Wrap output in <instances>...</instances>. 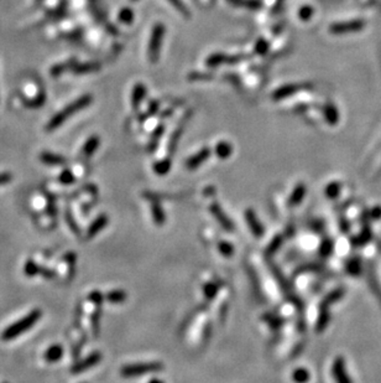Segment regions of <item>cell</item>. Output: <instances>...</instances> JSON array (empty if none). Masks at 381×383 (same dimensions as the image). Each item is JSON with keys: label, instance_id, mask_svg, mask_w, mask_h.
<instances>
[{"label": "cell", "instance_id": "obj_1", "mask_svg": "<svg viewBox=\"0 0 381 383\" xmlns=\"http://www.w3.org/2000/svg\"><path fill=\"white\" fill-rule=\"evenodd\" d=\"M92 101H93V98H92V96H89V94L79 97L78 99H76L74 102L69 103L66 108L60 111L57 114H55V116L51 118V121L47 123L46 130H49V132L56 130L57 128L61 127L62 124L66 123V122L73 116V114L78 113V112L82 111V109L87 108V107L92 103Z\"/></svg>", "mask_w": 381, "mask_h": 383}, {"label": "cell", "instance_id": "obj_2", "mask_svg": "<svg viewBox=\"0 0 381 383\" xmlns=\"http://www.w3.org/2000/svg\"><path fill=\"white\" fill-rule=\"evenodd\" d=\"M41 310L34 309L32 311H30L26 316H24L22 319L17 320L16 322L7 326L6 329L1 332V340H4V341H10V340L16 339V337H19L21 334L29 331L31 327H34L35 324L41 319Z\"/></svg>", "mask_w": 381, "mask_h": 383}, {"label": "cell", "instance_id": "obj_3", "mask_svg": "<svg viewBox=\"0 0 381 383\" xmlns=\"http://www.w3.org/2000/svg\"><path fill=\"white\" fill-rule=\"evenodd\" d=\"M164 370V366L160 362H145V364H134L127 365L120 369V375L124 379H135L141 377L147 374H154Z\"/></svg>", "mask_w": 381, "mask_h": 383}, {"label": "cell", "instance_id": "obj_4", "mask_svg": "<svg viewBox=\"0 0 381 383\" xmlns=\"http://www.w3.org/2000/svg\"><path fill=\"white\" fill-rule=\"evenodd\" d=\"M165 36V26L162 24H156L152 29L151 37L149 42V60L151 62H157L161 51L162 41Z\"/></svg>", "mask_w": 381, "mask_h": 383}, {"label": "cell", "instance_id": "obj_5", "mask_svg": "<svg viewBox=\"0 0 381 383\" xmlns=\"http://www.w3.org/2000/svg\"><path fill=\"white\" fill-rule=\"evenodd\" d=\"M100 360H102V355H100V352L98 351L92 352V354L89 355V356H87L86 359L81 360V361H78L77 364H74L73 366H72L71 372L73 375H78L81 374V372L87 371V370L97 366V365L100 362Z\"/></svg>", "mask_w": 381, "mask_h": 383}, {"label": "cell", "instance_id": "obj_6", "mask_svg": "<svg viewBox=\"0 0 381 383\" xmlns=\"http://www.w3.org/2000/svg\"><path fill=\"white\" fill-rule=\"evenodd\" d=\"M209 211L212 212V215L214 216V219L219 222L220 226L228 232H233L234 231V224H233L232 220L225 215V212L223 211L222 207L219 206L218 204H210L209 205Z\"/></svg>", "mask_w": 381, "mask_h": 383}, {"label": "cell", "instance_id": "obj_7", "mask_svg": "<svg viewBox=\"0 0 381 383\" xmlns=\"http://www.w3.org/2000/svg\"><path fill=\"white\" fill-rule=\"evenodd\" d=\"M245 220H247V224L248 226H249V230L252 231V233L254 234L256 238H261V237L264 236L265 230L261 222L257 219L254 210L248 209L247 211H245Z\"/></svg>", "mask_w": 381, "mask_h": 383}, {"label": "cell", "instance_id": "obj_8", "mask_svg": "<svg viewBox=\"0 0 381 383\" xmlns=\"http://www.w3.org/2000/svg\"><path fill=\"white\" fill-rule=\"evenodd\" d=\"M308 86H310V84H308V83H292V84H287V86H284V87H281V88L277 89V91H275L274 94H272V97H274L275 101L285 99V98H287V97H290V96H292V94H295L296 92L302 91V89H305V88H308Z\"/></svg>", "mask_w": 381, "mask_h": 383}, {"label": "cell", "instance_id": "obj_9", "mask_svg": "<svg viewBox=\"0 0 381 383\" xmlns=\"http://www.w3.org/2000/svg\"><path fill=\"white\" fill-rule=\"evenodd\" d=\"M210 156V149L209 148H203L199 152L195 153L194 155L189 157L186 161V169L187 170H195L208 160V157Z\"/></svg>", "mask_w": 381, "mask_h": 383}, {"label": "cell", "instance_id": "obj_10", "mask_svg": "<svg viewBox=\"0 0 381 383\" xmlns=\"http://www.w3.org/2000/svg\"><path fill=\"white\" fill-rule=\"evenodd\" d=\"M333 377H334L335 382L337 383H352V380L348 376L347 372H345L344 367V361H343L342 357H338L337 360L333 364Z\"/></svg>", "mask_w": 381, "mask_h": 383}, {"label": "cell", "instance_id": "obj_11", "mask_svg": "<svg viewBox=\"0 0 381 383\" xmlns=\"http://www.w3.org/2000/svg\"><path fill=\"white\" fill-rule=\"evenodd\" d=\"M107 225H108L107 215H99V216L92 222L91 226H89L88 231H87V237H88V238H93L95 234L99 233L102 230L105 229Z\"/></svg>", "mask_w": 381, "mask_h": 383}, {"label": "cell", "instance_id": "obj_12", "mask_svg": "<svg viewBox=\"0 0 381 383\" xmlns=\"http://www.w3.org/2000/svg\"><path fill=\"white\" fill-rule=\"evenodd\" d=\"M40 160L46 165H52V166H59V165L66 164V159L61 155L54 154V153L45 152L40 155Z\"/></svg>", "mask_w": 381, "mask_h": 383}, {"label": "cell", "instance_id": "obj_13", "mask_svg": "<svg viewBox=\"0 0 381 383\" xmlns=\"http://www.w3.org/2000/svg\"><path fill=\"white\" fill-rule=\"evenodd\" d=\"M64 356V347L61 345H52L46 350L44 355V359L47 362H57Z\"/></svg>", "mask_w": 381, "mask_h": 383}, {"label": "cell", "instance_id": "obj_14", "mask_svg": "<svg viewBox=\"0 0 381 383\" xmlns=\"http://www.w3.org/2000/svg\"><path fill=\"white\" fill-rule=\"evenodd\" d=\"M239 60H240L239 56H235V59H232V56L229 57L227 56V55L215 54V55H212V56L207 60V65L210 67H217L219 66V65L225 64V62H237L239 61Z\"/></svg>", "mask_w": 381, "mask_h": 383}, {"label": "cell", "instance_id": "obj_15", "mask_svg": "<svg viewBox=\"0 0 381 383\" xmlns=\"http://www.w3.org/2000/svg\"><path fill=\"white\" fill-rule=\"evenodd\" d=\"M98 147H99V138L93 135V137H91L86 142L83 149H82V154H83L86 157H91L92 155L97 152Z\"/></svg>", "mask_w": 381, "mask_h": 383}, {"label": "cell", "instance_id": "obj_16", "mask_svg": "<svg viewBox=\"0 0 381 383\" xmlns=\"http://www.w3.org/2000/svg\"><path fill=\"white\" fill-rule=\"evenodd\" d=\"M214 152H215V155H217V156L219 157V159L225 160V159H228V157H229L230 155H232L233 147H232V144H229V143L220 142V143H218V144H217V147H215Z\"/></svg>", "mask_w": 381, "mask_h": 383}, {"label": "cell", "instance_id": "obj_17", "mask_svg": "<svg viewBox=\"0 0 381 383\" xmlns=\"http://www.w3.org/2000/svg\"><path fill=\"white\" fill-rule=\"evenodd\" d=\"M306 195V187L303 184H298L297 186L293 189L292 194H291L290 196V200H288V202H290L292 206H296V205L301 204L303 200V197H305Z\"/></svg>", "mask_w": 381, "mask_h": 383}, {"label": "cell", "instance_id": "obj_18", "mask_svg": "<svg viewBox=\"0 0 381 383\" xmlns=\"http://www.w3.org/2000/svg\"><path fill=\"white\" fill-rule=\"evenodd\" d=\"M145 92H146V89H145L144 84L139 83L134 87V91H132V97H131V103H132V107H134V109L139 108L140 103H141L142 99H144L145 97Z\"/></svg>", "mask_w": 381, "mask_h": 383}, {"label": "cell", "instance_id": "obj_19", "mask_svg": "<svg viewBox=\"0 0 381 383\" xmlns=\"http://www.w3.org/2000/svg\"><path fill=\"white\" fill-rule=\"evenodd\" d=\"M151 214H152V219H154L155 224L159 225V226H162L165 224V212L162 210V207L160 206L159 202L152 201V206H151Z\"/></svg>", "mask_w": 381, "mask_h": 383}, {"label": "cell", "instance_id": "obj_20", "mask_svg": "<svg viewBox=\"0 0 381 383\" xmlns=\"http://www.w3.org/2000/svg\"><path fill=\"white\" fill-rule=\"evenodd\" d=\"M127 293H125L124 290H120V289L112 290V292H109L107 294L108 302L113 303V304H120V303H124L125 300H127Z\"/></svg>", "mask_w": 381, "mask_h": 383}, {"label": "cell", "instance_id": "obj_21", "mask_svg": "<svg viewBox=\"0 0 381 383\" xmlns=\"http://www.w3.org/2000/svg\"><path fill=\"white\" fill-rule=\"evenodd\" d=\"M203 293H204V297L207 300H213L215 298L218 293V285L213 282H208L204 284L203 288Z\"/></svg>", "mask_w": 381, "mask_h": 383}, {"label": "cell", "instance_id": "obj_22", "mask_svg": "<svg viewBox=\"0 0 381 383\" xmlns=\"http://www.w3.org/2000/svg\"><path fill=\"white\" fill-rule=\"evenodd\" d=\"M310 372L306 369H297L293 371L292 379L296 383H306L310 380Z\"/></svg>", "mask_w": 381, "mask_h": 383}, {"label": "cell", "instance_id": "obj_23", "mask_svg": "<svg viewBox=\"0 0 381 383\" xmlns=\"http://www.w3.org/2000/svg\"><path fill=\"white\" fill-rule=\"evenodd\" d=\"M24 273L26 274V277H35L40 273V267L34 262L32 259H29L26 263H25L24 267Z\"/></svg>", "mask_w": 381, "mask_h": 383}, {"label": "cell", "instance_id": "obj_24", "mask_svg": "<svg viewBox=\"0 0 381 383\" xmlns=\"http://www.w3.org/2000/svg\"><path fill=\"white\" fill-rule=\"evenodd\" d=\"M170 169H171V161L170 160H161V161H157L154 165L155 172L159 175H166L170 171Z\"/></svg>", "mask_w": 381, "mask_h": 383}, {"label": "cell", "instance_id": "obj_25", "mask_svg": "<svg viewBox=\"0 0 381 383\" xmlns=\"http://www.w3.org/2000/svg\"><path fill=\"white\" fill-rule=\"evenodd\" d=\"M218 251H219L220 254H223L224 257H232L233 253H234V247H233L232 243L225 241H220L218 243Z\"/></svg>", "mask_w": 381, "mask_h": 383}, {"label": "cell", "instance_id": "obj_26", "mask_svg": "<svg viewBox=\"0 0 381 383\" xmlns=\"http://www.w3.org/2000/svg\"><path fill=\"white\" fill-rule=\"evenodd\" d=\"M99 70V65L98 64H84L81 66L74 67V72L76 74H89V72H94Z\"/></svg>", "mask_w": 381, "mask_h": 383}, {"label": "cell", "instance_id": "obj_27", "mask_svg": "<svg viewBox=\"0 0 381 383\" xmlns=\"http://www.w3.org/2000/svg\"><path fill=\"white\" fill-rule=\"evenodd\" d=\"M60 181L64 185H72L76 181V177H74V175L72 174L69 170H64V171H62L61 175H60Z\"/></svg>", "mask_w": 381, "mask_h": 383}, {"label": "cell", "instance_id": "obj_28", "mask_svg": "<svg viewBox=\"0 0 381 383\" xmlns=\"http://www.w3.org/2000/svg\"><path fill=\"white\" fill-rule=\"evenodd\" d=\"M282 244V237L281 236H276L274 239H272L271 243L269 244V248H267V254H274L277 249L281 247Z\"/></svg>", "mask_w": 381, "mask_h": 383}, {"label": "cell", "instance_id": "obj_29", "mask_svg": "<svg viewBox=\"0 0 381 383\" xmlns=\"http://www.w3.org/2000/svg\"><path fill=\"white\" fill-rule=\"evenodd\" d=\"M230 1L237 5H245L250 9H257L260 6V1L257 0H230Z\"/></svg>", "mask_w": 381, "mask_h": 383}, {"label": "cell", "instance_id": "obj_30", "mask_svg": "<svg viewBox=\"0 0 381 383\" xmlns=\"http://www.w3.org/2000/svg\"><path fill=\"white\" fill-rule=\"evenodd\" d=\"M66 221H67V224H68L69 229H71L72 231L74 232V233L78 234V233H79L78 225L76 224V221H74V220H73V217H72L71 212H69V211H67V212H66Z\"/></svg>", "mask_w": 381, "mask_h": 383}, {"label": "cell", "instance_id": "obj_31", "mask_svg": "<svg viewBox=\"0 0 381 383\" xmlns=\"http://www.w3.org/2000/svg\"><path fill=\"white\" fill-rule=\"evenodd\" d=\"M119 16H120L119 17L120 21L127 22V24H129V22L132 21V16H134V14H132L131 10L124 9V10H122V12H120Z\"/></svg>", "mask_w": 381, "mask_h": 383}, {"label": "cell", "instance_id": "obj_32", "mask_svg": "<svg viewBox=\"0 0 381 383\" xmlns=\"http://www.w3.org/2000/svg\"><path fill=\"white\" fill-rule=\"evenodd\" d=\"M312 12H313L312 7H311V6H303L302 9H301L300 11H298V16H300L301 19H303V20H310L311 16H312Z\"/></svg>", "mask_w": 381, "mask_h": 383}, {"label": "cell", "instance_id": "obj_33", "mask_svg": "<svg viewBox=\"0 0 381 383\" xmlns=\"http://www.w3.org/2000/svg\"><path fill=\"white\" fill-rule=\"evenodd\" d=\"M265 320H266L267 324L271 325L272 327H279L280 324H281V319H280L279 316H274V315L266 314V316H265Z\"/></svg>", "mask_w": 381, "mask_h": 383}, {"label": "cell", "instance_id": "obj_34", "mask_svg": "<svg viewBox=\"0 0 381 383\" xmlns=\"http://www.w3.org/2000/svg\"><path fill=\"white\" fill-rule=\"evenodd\" d=\"M340 190V187L337 184H332L327 187V195L328 197H335V195L338 194V191Z\"/></svg>", "mask_w": 381, "mask_h": 383}, {"label": "cell", "instance_id": "obj_35", "mask_svg": "<svg viewBox=\"0 0 381 383\" xmlns=\"http://www.w3.org/2000/svg\"><path fill=\"white\" fill-rule=\"evenodd\" d=\"M169 1L172 2V5H174L177 10H180V11L184 12V14H187L186 6H185L184 2H182L181 0H169Z\"/></svg>", "mask_w": 381, "mask_h": 383}, {"label": "cell", "instance_id": "obj_36", "mask_svg": "<svg viewBox=\"0 0 381 383\" xmlns=\"http://www.w3.org/2000/svg\"><path fill=\"white\" fill-rule=\"evenodd\" d=\"M12 175L10 172H0V186L11 181Z\"/></svg>", "mask_w": 381, "mask_h": 383}, {"label": "cell", "instance_id": "obj_37", "mask_svg": "<svg viewBox=\"0 0 381 383\" xmlns=\"http://www.w3.org/2000/svg\"><path fill=\"white\" fill-rule=\"evenodd\" d=\"M330 251H332V242H329V241L324 242V243H323L322 249H320V253H322L325 257V255H328L330 253Z\"/></svg>", "mask_w": 381, "mask_h": 383}, {"label": "cell", "instance_id": "obj_38", "mask_svg": "<svg viewBox=\"0 0 381 383\" xmlns=\"http://www.w3.org/2000/svg\"><path fill=\"white\" fill-rule=\"evenodd\" d=\"M266 50H267V44L265 41H262V40H260L256 45V52L257 54H264Z\"/></svg>", "mask_w": 381, "mask_h": 383}, {"label": "cell", "instance_id": "obj_39", "mask_svg": "<svg viewBox=\"0 0 381 383\" xmlns=\"http://www.w3.org/2000/svg\"><path fill=\"white\" fill-rule=\"evenodd\" d=\"M39 274H41L42 277L47 278V279H51V278L54 277V272H52V270H50V269H46V268H42V269L40 268Z\"/></svg>", "mask_w": 381, "mask_h": 383}, {"label": "cell", "instance_id": "obj_40", "mask_svg": "<svg viewBox=\"0 0 381 383\" xmlns=\"http://www.w3.org/2000/svg\"><path fill=\"white\" fill-rule=\"evenodd\" d=\"M149 383H165V382L160 379H152L151 381H149Z\"/></svg>", "mask_w": 381, "mask_h": 383}]
</instances>
